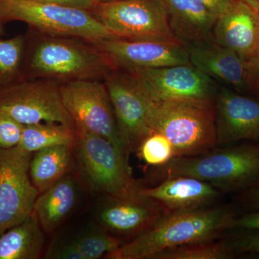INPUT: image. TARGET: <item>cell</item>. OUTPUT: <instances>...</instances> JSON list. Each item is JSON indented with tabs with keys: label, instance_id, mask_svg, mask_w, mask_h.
Segmentation results:
<instances>
[{
	"label": "cell",
	"instance_id": "6da1fadb",
	"mask_svg": "<svg viewBox=\"0 0 259 259\" xmlns=\"http://www.w3.org/2000/svg\"><path fill=\"white\" fill-rule=\"evenodd\" d=\"M235 218L222 208L167 212L151 228L105 255L109 259H153L160 252L190 243L215 239L233 228Z\"/></svg>",
	"mask_w": 259,
	"mask_h": 259
},
{
	"label": "cell",
	"instance_id": "7a4b0ae2",
	"mask_svg": "<svg viewBox=\"0 0 259 259\" xmlns=\"http://www.w3.org/2000/svg\"><path fill=\"white\" fill-rule=\"evenodd\" d=\"M160 180L192 177L218 190L233 192L254 185L259 181V146L242 145L195 156L173 158L156 167Z\"/></svg>",
	"mask_w": 259,
	"mask_h": 259
},
{
	"label": "cell",
	"instance_id": "3957f363",
	"mask_svg": "<svg viewBox=\"0 0 259 259\" xmlns=\"http://www.w3.org/2000/svg\"><path fill=\"white\" fill-rule=\"evenodd\" d=\"M150 127L171 143L175 158L207 152L217 145L214 99L155 102Z\"/></svg>",
	"mask_w": 259,
	"mask_h": 259
},
{
	"label": "cell",
	"instance_id": "277c9868",
	"mask_svg": "<svg viewBox=\"0 0 259 259\" xmlns=\"http://www.w3.org/2000/svg\"><path fill=\"white\" fill-rule=\"evenodd\" d=\"M0 18L3 21L23 22L51 35L80 37L93 44L115 37L88 10L32 0H0Z\"/></svg>",
	"mask_w": 259,
	"mask_h": 259
},
{
	"label": "cell",
	"instance_id": "5b68a950",
	"mask_svg": "<svg viewBox=\"0 0 259 259\" xmlns=\"http://www.w3.org/2000/svg\"><path fill=\"white\" fill-rule=\"evenodd\" d=\"M74 152L80 168L95 190L110 197L136 193L139 187L133 177L127 153L109 140L76 127Z\"/></svg>",
	"mask_w": 259,
	"mask_h": 259
},
{
	"label": "cell",
	"instance_id": "8992f818",
	"mask_svg": "<svg viewBox=\"0 0 259 259\" xmlns=\"http://www.w3.org/2000/svg\"><path fill=\"white\" fill-rule=\"evenodd\" d=\"M30 67L35 74L56 79H93L116 69L104 53L66 39H46L32 52Z\"/></svg>",
	"mask_w": 259,
	"mask_h": 259
},
{
	"label": "cell",
	"instance_id": "52a82bcc",
	"mask_svg": "<svg viewBox=\"0 0 259 259\" xmlns=\"http://www.w3.org/2000/svg\"><path fill=\"white\" fill-rule=\"evenodd\" d=\"M88 11L117 38L179 41L156 0H112L95 3Z\"/></svg>",
	"mask_w": 259,
	"mask_h": 259
},
{
	"label": "cell",
	"instance_id": "ba28073f",
	"mask_svg": "<svg viewBox=\"0 0 259 259\" xmlns=\"http://www.w3.org/2000/svg\"><path fill=\"white\" fill-rule=\"evenodd\" d=\"M63 103L80 127L99 135L125 153L105 83L93 79L72 80L60 86Z\"/></svg>",
	"mask_w": 259,
	"mask_h": 259
},
{
	"label": "cell",
	"instance_id": "9c48e42d",
	"mask_svg": "<svg viewBox=\"0 0 259 259\" xmlns=\"http://www.w3.org/2000/svg\"><path fill=\"white\" fill-rule=\"evenodd\" d=\"M0 112L23 125L57 122L76 131L63 103L60 87L49 81L14 83L0 90Z\"/></svg>",
	"mask_w": 259,
	"mask_h": 259
},
{
	"label": "cell",
	"instance_id": "30bf717a",
	"mask_svg": "<svg viewBox=\"0 0 259 259\" xmlns=\"http://www.w3.org/2000/svg\"><path fill=\"white\" fill-rule=\"evenodd\" d=\"M105 83L126 151H137L151 134L150 116L155 102L127 71L113 70L105 76Z\"/></svg>",
	"mask_w": 259,
	"mask_h": 259
},
{
	"label": "cell",
	"instance_id": "8fae6325",
	"mask_svg": "<svg viewBox=\"0 0 259 259\" xmlns=\"http://www.w3.org/2000/svg\"><path fill=\"white\" fill-rule=\"evenodd\" d=\"M32 154L0 148V235L33 213L39 192L30 176Z\"/></svg>",
	"mask_w": 259,
	"mask_h": 259
},
{
	"label": "cell",
	"instance_id": "7c38bea8",
	"mask_svg": "<svg viewBox=\"0 0 259 259\" xmlns=\"http://www.w3.org/2000/svg\"><path fill=\"white\" fill-rule=\"evenodd\" d=\"M154 102L214 99L213 79L191 64L125 71Z\"/></svg>",
	"mask_w": 259,
	"mask_h": 259
},
{
	"label": "cell",
	"instance_id": "4fadbf2b",
	"mask_svg": "<svg viewBox=\"0 0 259 259\" xmlns=\"http://www.w3.org/2000/svg\"><path fill=\"white\" fill-rule=\"evenodd\" d=\"M123 71L190 64L188 47L177 40L109 38L93 44Z\"/></svg>",
	"mask_w": 259,
	"mask_h": 259
},
{
	"label": "cell",
	"instance_id": "5bb4252c",
	"mask_svg": "<svg viewBox=\"0 0 259 259\" xmlns=\"http://www.w3.org/2000/svg\"><path fill=\"white\" fill-rule=\"evenodd\" d=\"M190 63L211 79L239 90L253 87V61L222 46L212 38L188 47Z\"/></svg>",
	"mask_w": 259,
	"mask_h": 259
},
{
	"label": "cell",
	"instance_id": "9a60e30c",
	"mask_svg": "<svg viewBox=\"0 0 259 259\" xmlns=\"http://www.w3.org/2000/svg\"><path fill=\"white\" fill-rule=\"evenodd\" d=\"M214 108L217 145L259 139V100L223 89Z\"/></svg>",
	"mask_w": 259,
	"mask_h": 259
},
{
	"label": "cell",
	"instance_id": "2e32d148",
	"mask_svg": "<svg viewBox=\"0 0 259 259\" xmlns=\"http://www.w3.org/2000/svg\"><path fill=\"white\" fill-rule=\"evenodd\" d=\"M110 197L100 210V220L114 234L139 236L168 212L158 202L138 192L125 197Z\"/></svg>",
	"mask_w": 259,
	"mask_h": 259
},
{
	"label": "cell",
	"instance_id": "e0dca14e",
	"mask_svg": "<svg viewBox=\"0 0 259 259\" xmlns=\"http://www.w3.org/2000/svg\"><path fill=\"white\" fill-rule=\"evenodd\" d=\"M213 40L253 60L259 54V16L254 8L242 0H234L231 8L218 17Z\"/></svg>",
	"mask_w": 259,
	"mask_h": 259
},
{
	"label": "cell",
	"instance_id": "ac0fdd59",
	"mask_svg": "<svg viewBox=\"0 0 259 259\" xmlns=\"http://www.w3.org/2000/svg\"><path fill=\"white\" fill-rule=\"evenodd\" d=\"M138 192L158 202L168 212L207 207L220 195L212 185L192 177L166 179L156 187L139 188Z\"/></svg>",
	"mask_w": 259,
	"mask_h": 259
},
{
	"label": "cell",
	"instance_id": "d6986e66",
	"mask_svg": "<svg viewBox=\"0 0 259 259\" xmlns=\"http://www.w3.org/2000/svg\"><path fill=\"white\" fill-rule=\"evenodd\" d=\"M166 15L177 40L189 47L212 38L218 17L197 0H156Z\"/></svg>",
	"mask_w": 259,
	"mask_h": 259
},
{
	"label": "cell",
	"instance_id": "ffe728a7",
	"mask_svg": "<svg viewBox=\"0 0 259 259\" xmlns=\"http://www.w3.org/2000/svg\"><path fill=\"white\" fill-rule=\"evenodd\" d=\"M76 199V181L68 175L39 194L33 214L42 229L49 233L56 230L74 208Z\"/></svg>",
	"mask_w": 259,
	"mask_h": 259
},
{
	"label": "cell",
	"instance_id": "44dd1931",
	"mask_svg": "<svg viewBox=\"0 0 259 259\" xmlns=\"http://www.w3.org/2000/svg\"><path fill=\"white\" fill-rule=\"evenodd\" d=\"M41 226L32 213L28 219L0 235V259H37L44 238Z\"/></svg>",
	"mask_w": 259,
	"mask_h": 259
},
{
	"label": "cell",
	"instance_id": "7402d4cb",
	"mask_svg": "<svg viewBox=\"0 0 259 259\" xmlns=\"http://www.w3.org/2000/svg\"><path fill=\"white\" fill-rule=\"evenodd\" d=\"M74 148L57 146L32 154L30 163L32 182L42 193L69 173L72 166Z\"/></svg>",
	"mask_w": 259,
	"mask_h": 259
},
{
	"label": "cell",
	"instance_id": "603a6c76",
	"mask_svg": "<svg viewBox=\"0 0 259 259\" xmlns=\"http://www.w3.org/2000/svg\"><path fill=\"white\" fill-rule=\"evenodd\" d=\"M75 131L57 122H40L25 125L18 147L32 154L54 146H68L74 148Z\"/></svg>",
	"mask_w": 259,
	"mask_h": 259
},
{
	"label": "cell",
	"instance_id": "cb8c5ba5",
	"mask_svg": "<svg viewBox=\"0 0 259 259\" xmlns=\"http://www.w3.org/2000/svg\"><path fill=\"white\" fill-rule=\"evenodd\" d=\"M235 252L233 244L211 240L169 248L153 259H227L232 258Z\"/></svg>",
	"mask_w": 259,
	"mask_h": 259
},
{
	"label": "cell",
	"instance_id": "d4e9b609",
	"mask_svg": "<svg viewBox=\"0 0 259 259\" xmlns=\"http://www.w3.org/2000/svg\"><path fill=\"white\" fill-rule=\"evenodd\" d=\"M23 35L0 39V90L14 83L23 60Z\"/></svg>",
	"mask_w": 259,
	"mask_h": 259
},
{
	"label": "cell",
	"instance_id": "484cf974",
	"mask_svg": "<svg viewBox=\"0 0 259 259\" xmlns=\"http://www.w3.org/2000/svg\"><path fill=\"white\" fill-rule=\"evenodd\" d=\"M137 153L148 166H163L175 158L171 143L158 132H152L145 138L138 148Z\"/></svg>",
	"mask_w": 259,
	"mask_h": 259
},
{
	"label": "cell",
	"instance_id": "4316f807",
	"mask_svg": "<svg viewBox=\"0 0 259 259\" xmlns=\"http://www.w3.org/2000/svg\"><path fill=\"white\" fill-rule=\"evenodd\" d=\"M72 244L83 259H98L111 253L123 244L120 239L102 232H92L79 237Z\"/></svg>",
	"mask_w": 259,
	"mask_h": 259
},
{
	"label": "cell",
	"instance_id": "83f0119b",
	"mask_svg": "<svg viewBox=\"0 0 259 259\" xmlns=\"http://www.w3.org/2000/svg\"><path fill=\"white\" fill-rule=\"evenodd\" d=\"M24 126L10 116L0 112V148L10 149L18 146Z\"/></svg>",
	"mask_w": 259,
	"mask_h": 259
},
{
	"label": "cell",
	"instance_id": "f1b7e54d",
	"mask_svg": "<svg viewBox=\"0 0 259 259\" xmlns=\"http://www.w3.org/2000/svg\"><path fill=\"white\" fill-rule=\"evenodd\" d=\"M249 234L241 237L232 243L236 252H249L259 254V231H250Z\"/></svg>",
	"mask_w": 259,
	"mask_h": 259
},
{
	"label": "cell",
	"instance_id": "f546056e",
	"mask_svg": "<svg viewBox=\"0 0 259 259\" xmlns=\"http://www.w3.org/2000/svg\"><path fill=\"white\" fill-rule=\"evenodd\" d=\"M233 228H242L248 231H259V211L235 219Z\"/></svg>",
	"mask_w": 259,
	"mask_h": 259
},
{
	"label": "cell",
	"instance_id": "4dcf8cb0",
	"mask_svg": "<svg viewBox=\"0 0 259 259\" xmlns=\"http://www.w3.org/2000/svg\"><path fill=\"white\" fill-rule=\"evenodd\" d=\"M32 1L86 10L91 9L92 7L95 4L94 0H32Z\"/></svg>",
	"mask_w": 259,
	"mask_h": 259
},
{
	"label": "cell",
	"instance_id": "1f68e13d",
	"mask_svg": "<svg viewBox=\"0 0 259 259\" xmlns=\"http://www.w3.org/2000/svg\"><path fill=\"white\" fill-rule=\"evenodd\" d=\"M213 14L219 17L231 8L234 0H197Z\"/></svg>",
	"mask_w": 259,
	"mask_h": 259
},
{
	"label": "cell",
	"instance_id": "d6a6232c",
	"mask_svg": "<svg viewBox=\"0 0 259 259\" xmlns=\"http://www.w3.org/2000/svg\"><path fill=\"white\" fill-rule=\"evenodd\" d=\"M253 87L259 90V54L257 57L253 59Z\"/></svg>",
	"mask_w": 259,
	"mask_h": 259
},
{
	"label": "cell",
	"instance_id": "836d02e7",
	"mask_svg": "<svg viewBox=\"0 0 259 259\" xmlns=\"http://www.w3.org/2000/svg\"><path fill=\"white\" fill-rule=\"evenodd\" d=\"M250 204L255 209V212L259 211V188L252 191L250 197Z\"/></svg>",
	"mask_w": 259,
	"mask_h": 259
},
{
	"label": "cell",
	"instance_id": "e575fe53",
	"mask_svg": "<svg viewBox=\"0 0 259 259\" xmlns=\"http://www.w3.org/2000/svg\"><path fill=\"white\" fill-rule=\"evenodd\" d=\"M242 1H243L244 3H246V4L250 5V7L254 8L255 10L258 8L259 0H242Z\"/></svg>",
	"mask_w": 259,
	"mask_h": 259
},
{
	"label": "cell",
	"instance_id": "d590c367",
	"mask_svg": "<svg viewBox=\"0 0 259 259\" xmlns=\"http://www.w3.org/2000/svg\"><path fill=\"white\" fill-rule=\"evenodd\" d=\"M4 33L5 30L3 26V20H2L1 18H0V36H1V35H4Z\"/></svg>",
	"mask_w": 259,
	"mask_h": 259
},
{
	"label": "cell",
	"instance_id": "8d00e7d4",
	"mask_svg": "<svg viewBox=\"0 0 259 259\" xmlns=\"http://www.w3.org/2000/svg\"><path fill=\"white\" fill-rule=\"evenodd\" d=\"M112 1V0H94L95 3H107V2Z\"/></svg>",
	"mask_w": 259,
	"mask_h": 259
},
{
	"label": "cell",
	"instance_id": "74e56055",
	"mask_svg": "<svg viewBox=\"0 0 259 259\" xmlns=\"http://www.w3.org/2000/svg\"><path fill=\"white\" fill-rule=\"evenodd\" d=\"M256 11H257V13H258V16H259V5H258V8H257V9H256Z\"/></svg>",
	"mask_w": 259,
	"mask_h": 259
}]
</instances>
